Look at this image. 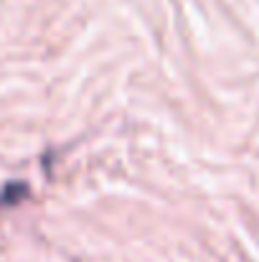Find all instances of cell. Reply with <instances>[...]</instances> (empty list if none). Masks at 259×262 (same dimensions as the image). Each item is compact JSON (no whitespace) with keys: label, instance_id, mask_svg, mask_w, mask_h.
<instances>
[{"label":"cell","instance_id":"cell-1","mask_svg":"<svg viewBox=\"0 0 259 262\" xmlns=\"http://www.w3.org/2000/svg\"><path fill=\"white\" fill-rule=\"evenodd\" d=\"M31 193L28 183L26 181H8L3 188H0V209H13L18 206L20 201H26Z\"/></svg>","mask_w":259,"mask_h":262}]
</instances>
